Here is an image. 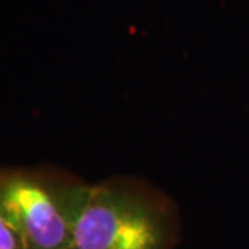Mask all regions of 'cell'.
<instances>
[{"label": "cell", "mask_w": 249, "mask_h": 249, "mask_svg": "<svg viewBox=\"0 0 249 249\" xmlns=\"http://www.w3.org/2000/svg\"><path fill=\"white\" fill-rule=\"evenodd\" d=\"M178 234L166 201L108 181L90 187L70 249H172Z\"/></svg>", "instance_id": "6da1fadb"}, {"label": "cell", "mask_w": 249, "mask_h": 249, "mask_svg": "<svg viewBox=\"0 0 249 249\" xmlns=\"http://www.w3.org/2000/svg\"><path fill=\"white\" fill-rule=\"evenodd\" d=\"M90 187L47 186L34 178L11 176L0 180V209L25 249H70Z\"/></svg>", "instance_id": "7a4b0ae2"}, {"label": "cell", "mask_w": 249, "mask_h": 249, "mask_svg": "<svg viewBox=\"0 0 249 249\" xmlns=\"http://www.w3.org/2000/svg\"><path fill=\"white\" fill-rule=\"evenodd\" d=\"M0 249H25L18 232L0 209Z\"/></svg>", "instance_id": "3957f363"}]
</instances>
